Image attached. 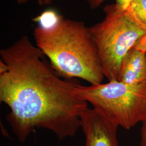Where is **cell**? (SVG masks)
<instances>
[{
	"instance_id": "cell-1",
	"label": "cell",
	"mask_w": 146,
	"mask_h": 146,
	"mask_svg": "<svg viewBox=\"0 0 146 146\" xmlns=\"http://www.w3.org/2000/svg\"><path fill=\"white\" fill-rule=\"evenodd\" d=\"M0 55V101L10 108L6 120L19 141L39 128L60 140L75 136L88 108L76 92L78 80L61 76L27 35L2 49Z\"/></svg>"
},
{
	"instance_id": "cell-2",
	"label": "cell",
	"mask_w": 146,
	"mask_h": 146,
	"mask_svg": "<svg viewBox=\"0 0 146 146\" xmlns=\"http://www.w3.org/2000/svg\"><path fill=\"white\" fill-rule=\"evenodd\" d=\"M33 35L36 46L61 76L82 78L92 85L102 83L104 76L97 47L84 22L60 15L50 26H37Z\"/></svg>"
},
{
	"instance_id": "cell-3",
	"label": "cell",
	"mask_w": 146,
	"mask_h": 146,
	"mask_svg": "<svg viewBox=\"0 0 146 146\" xmlns=\"http://www.w3.org/2000/svg\"><path fill=\"white\" fill-rule=\"evenodd\" d=\"M78 94L108 119L129 130L146 121V82L129 84L119 80L76 87Z\"/></svg>"
},
{
	"instance_id": "cell-4",
	"label": "cell",
	"mask_w": 146,
	"mask_h": 146,
	"mask_svg": "<svg viewBox=\"0 0 146 146\" xmlns=\"http://www.w3.org/2000/svg\"><path fill=\"white\" fill-rule=\"evenodd\" d=\"M102 21L89 27L104 77L119 80L122 61L146 31L132 23L116 3L106 5Z\"/></svg>"
},
{
	"instance_id": "cell-5",
	"label": "cell",
	"mask_w": 146,
	"mask_h": 146,
	"mask_svg": "<svg viewBox=\"0 0 146 146\" xmlns=\"http://www.w3.org/2000/svg\"><path fill=\"white\" fill-rule=\"evenodd\" d=\"M86 137L84 146H119L117 129L119 125L94 108H87L81 116Z\"/></svg>"
},
{
	"instance_id": "cell-6",
	"label": "cell",
	"mask_w": 146,
	"mask_h": 146,
	"mask_svg": "<svg viewBox=\"0 0 146 146\" xmlns=\"http://www.w3.org/2000/svg\"><path fill=\"white\" fill-rule=\"evenodd\" d=\"M119 81L135 85L146 82V54L133 48L122 61Z\"/></svg>"
},
{
	"instance_id": "cell-7",
	"label": "cell",
	"mask_w": 146,
	"mask_h": 146,
	"mask_svg": "<svg viewBox=\"0 0 146 146\" xmlns=\"http://www.w3.org/2000/svg\"><path fill=\"white\" fill-rule=\"evenodd\" d=\"M124 13L132 23L146 32V0H132Z\"/></svg>"
},
{
	"instance_id": "cell-8",
	"label": "cell",
	"mask_w": 146,
	"mask_h": 146,
	"mask_svg": "<svg viewBox=\"0 0 146 146\" xmlns=\"http://www.w3.org/2000/svg\"><path fill=\"white\" fill-rule=\"evenodd\" d=\"M60 16L55 11L49 10L43 12V13L36 17L34 20L38 23L37 26L48 27L54 24Z\"/></svg>"
},
{
	"instance_id": "cell-9",
	"label": "cell",
	"mask_w": 146,
	"mask_h": 146,
	"mask_svg": "<svg viewBox=\"0 0 146 146\" xmlns=\"http://www.w3.org/2000/svg\"><path fill=\"white\" fill-rule=\"evenodd\" d=\"M89 7L92 9H96L99 8L104 1L107 0H86ZM115 3L120 7L123 10L128 7L132 0H115Z\"/></svg>"
},
{
	"instance_id": "cell-10",
	"label": "cell",
	"mask_w": 146,
	"mask_h": 146,
	"mask_svg": "<svg viewBox=\"0 0 146 146\" xmlns=\"http://www.w3.org/2000/svg\"><path fill=\"white\" fill-rule=\"evenodd\" d=\"M133 48L146 54V33L139 38Z\"/></svg>"
},
{
	"instance_id": "cell-11",
	"label": "cell",
	"mask_w": 146,
	"mask_h": 146,
	"mask_svg": "<svg viewBox=\"0 0 146 146\" xmlns=\"http://www.w3.org/2000/svg\"><path fill=\"white\" fill-rule=\"evenodd\" d=\"M140 136V146H146V121L142 122Z\"/></svg>"
},
{
	"instance_id": "cell-12",
	"label": "cell",
	"mask_w": 146,
	"mask_h": 146,
	"mask_svg": "<svg viewBox=\"0 0 146 146\" xmlns=\"http://www.w3.org/2000/svg\"><path fill=\"white\" fill-rule=\"evenodd\" d=\"M37 3L39 5H50L52 4L53 0H37Z\"/></svg>"
},
{
	"instance_id": "cell-13",
	"label": "cell",
	"mask_w": 146,
	"mask_h": 146,
	"mask_svg": "<svg viewBox=\"0 0 146 146\" xmlns=\"http://www.w3.org/2000/svg\"><path fill=\"white\" fill-rule=\"evenodd\" d=\"M17 3L19 5H22V4H25L27 3L28 1H29V0H16Z\"/></svg>"
},
{
	"instance_id": "cell-14",
	"label": "cell",
	"mask_w": 146,
	"mask_h": 146,
	"mask_svg": "<svg viewBox=\"0 0 146 146\" xmlns=\"http://www.w3.org/2000/svg\"></svg>"
}]
</instances>
